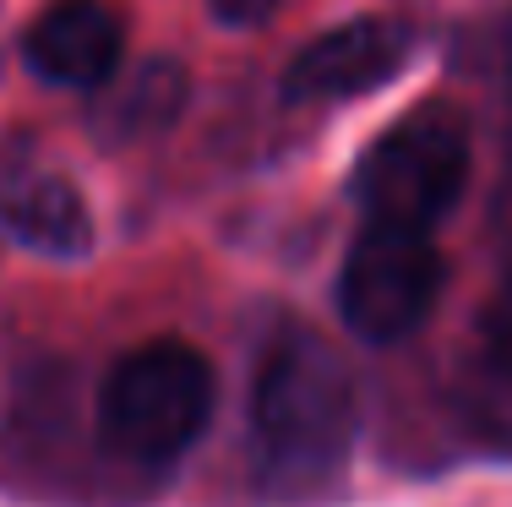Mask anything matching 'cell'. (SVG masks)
I'll return each instance as SVG.
<instances>
[{
    "instance_id": "277c9868",
    "label": "cell",
    "mask_w": 512,
    "mask_h": 507,
    "mask_svg": "<svg viewBox=\"0 0 512 507\" xmlns=\"http://www.w3.org/2000/svg\"><path fill=\"white\" fill-rule=\"evenodd\" d=\"M442 251L425 229L365 224L338 268V317L365 344H398L442 300Z\"/></svg>"
},
{
    "instance_id": "3957f363",
    "label": "cell",
    "mask_w": 512,
    "mask_h": 507,
    "mask_svg": "<svg viewBox=\"0 0 512 507\" xmlns=\"http://www.w3.org/2000/svg\"><path fill=\"white\" fill-rule=\"evenodd\" d=\"M469 115L447 99L404 110L355 164V202L371 224L431 229L469 186Z\"/></svg>"
},
{
    "instance_id": "7a4b0ae2",
    "label": "cell",
    "mask_w": 512,
    "mask_h": 507,
    "mask_svg": "<svg viewBox=\"0 0 512 507\" xmlns=\"http://www.w3.org/2000/svg\"><path fill=\"white\" fill-rule=\"evenodd\" d=\"M213 415V366L180 338L137 344L99 388V448L137 475H169Z\"/></svg>"
},
{
    "instance_id": "5b68a950",
    "label": "cell",
    "mask_w": 512,
    "mask_h": 507,
    "mask_svg": "<svg viewBox=\"0 0 512 507\" xmlns=\"http://www.w3.org/2000/svg\"><path fill=\"white\" fill-rule=\"evenodd\" d=\"M414 55V28L398 17H355L344 28L311 39L295 50L284 71V99L316 104V99H355L382 82H393Z\"/></svg>"
},
{
    "instance_id": "ba28073f",
    "label": "cell",
    "mask_w": 512,
    "mask_h": 507,
    "mask_svg": "<svg viewBox=\"0 0 512 507\" xmlns=\"http://www.w3.org/2000/svg\"><path fill=\"white\" fill-rule=\"evenodd\" d=\"M191 99V77L175 55H148L104 93V104L93 110V126H99L104 142H148L158 131H169L180 120Z\"/></svg>"
},
{
    "instance_id": "9c48e42d",
    "label": "cell",
    "mask_w": 512,
    "mask_h": 507,
    "mask_svg": "<svg viewBox=\"0 0 512 507\" xmlns=\"http://www.w3.org/2000/svg\"><path fill=\"white\" fill-rule=\"evenodd\" d=\"M278 0H207V11H213L224 28H256V22L273 17Z\"/></svg>"
},
{
    "instance_id": "6da1fadb",
    "label": "cell",
    "mask_w": 512,
    "mask_h": 507,
    "mask_svg": "<svg viewBox=\"0 0 512 507\" xmlns=\"http://www.w3.org/2000/svg\"><path fill=\"white\" fill-rule=\"evenodd\" d=\"M355 382L338 349L311 328L267 344L251 382L256 469L278 497H322L338 486L355 448Z\"/></svg>"
},
{
    "instance_id": "52a82bcc",
    "label": "cell",
    "mask_w": 512,
    "mask_h": 507,
    "mask_svg": "<svg viewBox=\"0 0 512 507\" xmlns=\"http://www.w3.org/2000/svg\"><path fill=\"white\" fill-rule=\"evenodd\" d=\"M0 229H6V240L55 262H71L93 246V219L82 191L55 169H28L17 159H0Z\"/></svg>"
},
{
    "instance_id": "8992f818",
    "label": "cell",
    "mask_w": 512,
    "mask_h": 507,
    "mask_svg": "<svg viewBox=\"0 0 512 507\" xmlns=\"http://www.w3.org/2000/svg\"><path fill=\"white\" fill-rule=\"evenodd\" d=\"M126 28L104 0H55L22 33V60L55 88H99L120 71Z\"/></svg>"
}]
</instances>
